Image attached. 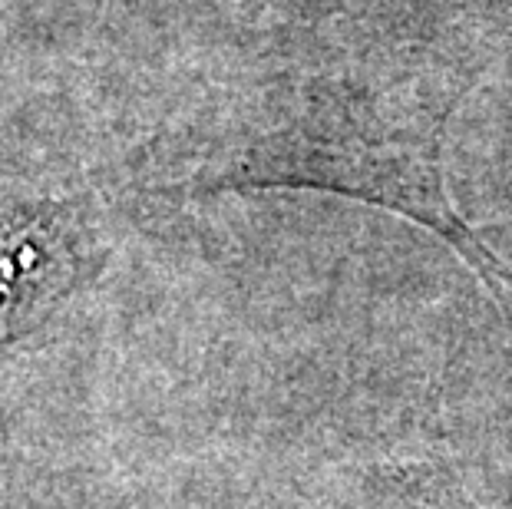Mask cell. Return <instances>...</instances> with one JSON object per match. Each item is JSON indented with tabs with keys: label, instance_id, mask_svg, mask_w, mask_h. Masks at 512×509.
<instances>
[{
	"label": "cell",
	"instance_id": "cell-1",
	"mask_svg": "<svg viewBox=\"0 0 512 509\" xmlns=\"http://www.w3.org/2000/svg\"><path fill=\"white\" fill-rule=\"evenodd\" d=\"M460 503H463V509H476V503H473V500H466V496H460Z\"/></svg>",
	"mask_w": 512,
	"mask_h": 509
}]
</instances>
